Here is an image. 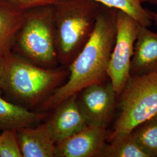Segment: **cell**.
I'll return each instance as SVG.
<instances>
[{"mask_svg": "<svg viewBox=\"0 0 157 157\" xmlns=\"http://www.w3.org/2000/svg\"><path fill=\"white\" fill-rule=\"evenodd\" d=\"M117 11L101 4L89 39L69 65L67 82L41 102L43 109H55L85 87L108 78L107 70L117 36Z\"/></svg>", "mask_w": 157, "mask_h": 157, "instance_id": "cell-1", "label": "cell"}, {"mask_svg": "<svg viewBox=\"0 0 157 157\" xmlns=\"http://www.w3.org/2000/svg\"><path fill=\"white\" fill-rule=\"evenodd\" d=\"M58 62L69 65L91 36L101 4L94 0H55Z\"/></svg>", "mask_w": 157, "mask_h": 157, "instance_id": "cell-2", "label": "cell"}, {"mask_svg": "<svg viewBox=\"0 0 157 157\" xmlns=\"http://www.w3.org/2000/svg\"><path fill=\"white\" fill-rule=\"evenodd\" d=\"M67 75L64 70L40 67L11 52L6 54L1 89L34 105L61 86Z\"/></svg>", "mask_w": 157, "mask_h": 157, "instance_id": "cell-3", "label": "cell"}, {"mask_svg": "<svg viewBox=\"0 0 157 157\" xmlns=\"http://www.w3.org/2000/svg\"><path fill=\"white\" fill-rule=\"evenodd\" d=\"M13 47L18 55L40 67H48L58 62L52 4L25 11Z\"/></svg>", "mask_w": 157, "mask_h": 157, "instance_id": "cell-4", "label": "cell"}, {"mask_svg": "<svg viewBox=\"0 0 157 157\" xmlns=\"http://www.w3.org/2000/svg\"><path fill=\"white\" fill-rule=\"evenodd\" d=\"M120 113L108 139L130 133L157 113V73L130 76L119 95Z\"/></svg>", "mask_w": 157, "mask_h": 157, "instance_id": "cell-5", "label": "cell"}, {"mask_svg": "<svg viewBox=\"0 0 157 157\" xmlns=\"http://www.w3.org/2000/svg\"><path fill=\"white\" fill-rule=\"evenodd\" d=\"M138 24L132 17L118 10L116 40L107 70L108 77L118 97L130 77Z\"/></svg>", "mask_w": 157, "mask_h": 157, "instance_id": "cell-6", "label": "cell"}, {"mask_svg": "<svg viewBox=\"0 0 157 157\" xmlns=\"http://www.w3.org/2000/svg\"><path fill=\"white\" fill-rule=\"evenodd\" d=\"M117 97L109 79L81 90L77 102L87 124L107 128L114 114Z\"/></svg>", "mask_w": 157, "mask_h": 157, "instance_id": "cell-7", "label": "cell"}, {"mask_svg": "<svg viewBox=\"0 0 157 157\" xmlns=\"http://www.w3.org/2000/svg\"><path fill=\"white\" fill-rule=\"evenodd\" d=\"M106 129L87 125L57 143L56 157H101L109 136Z\"/></svg>", "mask_w": 157, "mask_h": 157, "instance_id": "cell-8", "label": "cell"}, {"mask_svg": "<svg viewBox=\"0 0 157 157\" xmlns=\"http://www.w3.org/2000/svg\"><path fill=\"white\" fill-rule=\"evenodd\" d=\"M76 98L77 95H74L63 101L55 108L54 114L47 121L56 144L88 125Z\"/></svg>", "mask_w": 157, "mask_h": 157, "instance_id": "cell-9", "label": "cell"}, {"mask_svg": "<svg viewBox=\"0 0 157 157\" xmlns=\"http://www.w3.org/2000/svg\"><path fill=\"white\" fill-rule=\"evenodd\" d=\"M157 73V32L138 24L130 76Z\"/></svg>", "mask_w": 157, "mask_h": 157, "instance_id": "cell-10", "label": "cell"}, {"mask_svg": "<svg viewBox=\"0 0 157 157\" xmlns=\"http://www.w3.org/2000/svg\"><path fill=\"white\" fill-rule=\"evenodd\" d=\"M17 130L23 157H56V143L47 122Z\"/></svg>", "mask_w": 157, "mask_h": 157, "instance_id": "cell-11", "label": "cell"}, {"mask_svg": "<svg viewBox=\"0 0 157 157\" xmlns=\"http://www.w3.org/2000/svg\"><path fill=\"white\" fill-rule=\"evenodd\" d=\"M26 11H22L0 0V54L12 52Z\"/></svg>", "mask_w": 157, "mask_h": 157, "instance_id": "cell-12", "label": "cell"}, {"mask_svg": "<svg viewBox=\"0 0 157 157\" xmlns=\"http://www.w3.org/2000/svg\"><path fill=\"white\" fill-rule=\"evenodd\" d=\"M45 117L25 107L6 101L0 95V129H18L29 127Z\"/></svg>", "mask_w": 157, "mask_h": 157, "instance_id": "cell-13", "label": "cell"}, {"mask_svg": "<svg viewBox=\"0 0 157 157\" xmlns=\"http://www.w3.org/2000/svg\"><path fill=\"white\" fill-rule=\"evenodd\" d=\"M101 157H150L135 140L131 132L121 133L108 139Z\"/></svg>", "mask_w": 157, "mask_h": 157, "instance_id": "cell-14", "label": "cell"}, {"mask_svg": "<svg viewBox=\"0 0 157 157\" xmlns=\"http://www.w3.org/2000/svg\"><path fill=\"white\" fill-rule=\"evenodd\" d=\"M131 133L150 157H157V113L136 126Z\"/></svg>", "mask_w": 157, "mask_h": 157, "instance_id": "cell-15", "label": "cell"}, {"mask_svg": "<svg viewBox=\"0 0 157 157\" xmlns=\"http://www.w3.org/2000/svg\"><path fill=\"white\" fill-rule=\"evenodd\" d=\"M102 6L124 12L139 25L149 28L152 24L142 0H94Z\"/></svg>", "mask_w": 157, "mask_h": 157, "instance_id": "cell-16", "label": "cell"}, {"mask_svg": "<svg viewBox=\"0 0 157 157\" xmlns=\"http://www.w3.org/2000/svg\"><path fill=\"white\" fill-rule=\"evenodd\" d=\"M0 157H23L16 129H6L0 135Z\"/></svg>", "mask_w": 157, "mask_h": 157, "instance_id": "cell-17", "label": "cell"}, {"mask_svg": "<svg viewBox=\"0 0 157 157\" xmlns=\"http://www.w3.org/2000/svg\"><path fill=\"white\" fill-rule=\"evenodd\" d=\"M22 11L40 6L52 4L55 0H1Z\"/></svg>", "mask_w": 157, "mask_h": 157, "instance_id": "cell-18", "label": "cell"}, {"mask_svg": "<svg viewBox=\"0 0 157 157\" xmlns=\"http://www.w3.org/2000/svg\"><path fill=\"white\" fill-rule=\"evenodd\" d=\"M6 55H3L0 54V89H2V75L4 71V63L6 59Z\"/></svg>", "mask_w": 157, "mask_h": 157, "instance_id": "cell-19", "label": "cell"}, {"mask_svg": "<svg viewBox=\"0 0 157 157\" xmlns=\"http://www.w3.org/2000/svg\"><path fill=\"white\" fill-rule=\"evenodd\" d=\"M147 12L152 22L154 23L157 26V12L152 11L151 10H150L148 9H147Z\"/></svg>", "mask_w": 157, "mask_h": 157, "instance_id": "cell-20", "label": "cell"}, {"mask_svg": "<svg viewBox=\"0 0 157 157\" xmlns=\"http://www.w3.org/2000/svg\"><path fill=\"white\" fill-rule=\"evenodd\" d=\"M142 2H150L157 5V0H142Z\"/></svg>", "mask_w": 157, "mask_h": 157, "instance_id": "cell-21", "label": "cell"}]
</instances>
